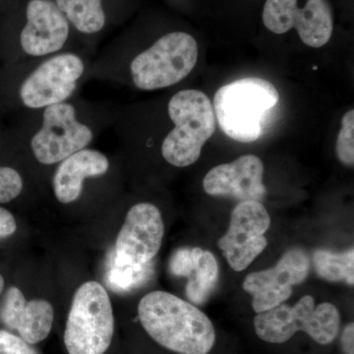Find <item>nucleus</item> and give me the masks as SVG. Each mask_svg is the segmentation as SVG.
Here are the masks:
<instances>
[{"mask_svg": "<svg viewBox=\"0 0 354 354\" xmlns=\"http://www.w3.org/2000/svg\"><path fill=\"white\" fill-rule=\"evenodd\" d=\"M29 145L32 157L43 165H55L88 148L106 125L114 124V111L68 101L31 111Z\"/></svg>", "mask_w": 354, "mask_h": 354, "instance_id": "1", "label": "nucleus"}, {"mask_svg": "<svg viewBox=\"0 0 354 354\" xmlns=\"http://www.w3.org/2000/svg\"><path fill=\"white\" fill-rule=\"evenodd\" d=\"M138 316L147 334L162 348L177 354H209L216 332L208 316L190 302L153 291L142 298Z\"/></svg>", "mask_w": 354, "mask_h": 354, "instance_id": "2", "label": "nucleus"}, {"mask_svg": "<svg viewBox=\"0 0 354 354\" xmlns=\"http://www.w3.org/2000/svg\"><path fill=\"white\" fill-rule=\"evenodd\" d=\"M279 102L278 90L262 78L239 79L216 91L214 111L221 129L235 141L250 143L264 134Z\"/></svg>", "mask_w": 354, "mask_h": 354, "instance_id": "3", "label": "nucleus"}, {"mask_svg": "<svg viewBox=\"0 0 354 354\" xmlns=\"http://www.w3.org/2000/svg\"><path fill=\"white\" fill-rule=\"evenodd\" d=\"M167 114L174 127L162 140V158L174 167H189L216 131L213 104L201 91H179L167 102Z\"/></svg>", "mask_w": 354, "mask_h": 354, "instance_id": "4", "label": "nucleus"}, {"mask_svg": "<svg viewBox=\"0 0 354 354\" xmlns=\"http://www.w3.org/2000/svg\"><path fill=\"white\" fill-rule=\"evenodd\" d=\"M254 330L261 341L283 344L297 333H304L320 346H329L339 337L342 318L335 305L315 304L310 295L300 298L293 305L281 304L256 314Z\"/></svg>", "mask_w": 354, "mask_h": 354, "instance_id": "5", "label": "nucleus"}, {"mask_svg": "<svg viewBox=\"0 0 354 354\" xmlns=\"http://www.w3.org/2000/svg\"><path fill=\"white\" fill-rule=\"evenodd\" d=\"M198 55L194 37L185 32H167L127 62L128 79L141 91L171 87L193 71Z\"/></svg>", "mask_w": 354, "mask_h": 354, "instance_id": "6", "label": "nucleus"}, {"mask_svg": "<svg viewBox=\"0 0 354 354\" xmlns=\"http://www.w3.org/2000/svg\"><path fill=\"white\" fill-rule=\"evenodd\" d=\"M27 64L17 95L21 106L29 111L74 97L84 79L87 78L91 65L86 55L73 50Z\"/></svg>", "mask_w": 354, "mask_h": 354, "instance_id": "7", "label": "nucleus"}, {"mask_svg": "<svg viewBox=\"0 0 354 354\" xmlns=\"http://www.w3.org/2000/svg\"><path fill=\"white\" fill-rule=\"evenodd\" d=\"M114 334L113 306L108 292L97 281L77 290L64 332L69 354H104Z\"/></svg>", "mask_w": 354, "mask_h": 354, "instance_id": "8", "label": "nucleus"}, {"mask_svg": "<svg viewBox=\"0 0 354 354\" xmlns=\"http://www.w3.org/2000/svg\"><path fill=\"white\" fill-rule=\"evenodd\" d=\"M298 0H266L262 20L269 31L283 35L291 29L311 48H322L334 32V15L328 0H307L304 8Z\"/></svg>", "mask_w": 354, "mask_h": 354, "instance_id": "9", "label": "nucleus"}, {"mask_svg": "<svg viewBox=\"0 0 354 354\" xmlns=\"http://www.w3.org/2000/svg\"><path fill=\"white\" fill-rule=\"evenodd\" d=\"M25 15L19 35L20 55L25 64L68 50L71 26L55 0H30Z\"/></svg>", "mask_w": 354, "mask_h": 354, "instance_id": "10", "label": "nucleus"}, {"mask_svg": "<svg viewBox=\"0 0 354 354\" xmlns=\"http://www.w3.org/2000/svg\"><path fill=\"white\" fill-rule=\"evenodd\" d=\"M270 225L271 218L261 202H241L232 209L230 227L218 245L234 271H244L264 251Z\"/></svg>", "mask_w": 354, "mask_h": 354, "instance_id": "11", "label": "nucleus"}, {"mask_svg": "<svg viewBox=\"0 0 354 354\" xmlns=\"http://www.w3.org/2000/svg\"><path fill=\"white\" fill-rule=\"evenodd\" d=\"M310 260L302 249L286 251L274 267L249 274L243 288L253 297L256 314L283 304L292 295V286L299 285L308 276Z\"/></svg>", "mask_w": 354, "mask_h": 354, "instance_id": "12", "label": "nucleus"}, {"mask_svg": "<svg viewBox=\"0 0 354 354\" xmlns=\"http://www.w3.org/2000/svg\"><path fill=\"white\" fill-rule=\"evenodd\" d=\"M164 234L160 209L151 203L134 205L118 234L114 256L123 264H148L160 250Z\"/></svg>", "mask_w": 354, "mask_h": 354, "instance_id": "13", "label": "nucleus"}, {"mask_svg": "<svg viewBox=\"0 0 354 354\" xmlns=\"http://www.w3.org/2000/svg\"><path fill=\"white\" fill-rule=\"evenodd\" d=\"M264 171L259 158L242 156L234 162L212 169L203 180V188L211 196L234 198L241 202H261L267 193L263 183Z\"/></svg>", "mask_w": 354, "mask_h": 354, "instance_id": "14", "label": "nucleus"}, {"mask_svg": "<svg viewBox=\"0 0 354 354\" xmlns=\"http://www.w3.org/2000/svg\"><path fill=\"white\" fill-rule=\"evenodd\" d=\"M0 317L7 327L17 330L27 344H37L50 335L55 313L46 300L27 301L19 288H10Z\"/></svg>", "mask_w": 354, "mask_h": 354, "instance_id": "15", "label": "nucleus"}, {"mask_svg": "<svg viewBox=\"0 0 354 354\" xmlns=\"http://www.w3.org/2000/svg\"><path fill=\"white\" fill-rule=\"evenodd\" d=\"M108 156L95 149L86 148L57 165L53 177L55 196L62 204H71L82 195L84 179L104 176L111 169Z\"/></svg>", "mask_w": 354, "mask_h": 354, "instance_id": "16", "label": "nucleus"}, {"mask_svg": "<svg viewBox=\"0 0 354 354\" xmlns=\"http://www.w3.org/2000/svg\"><path fill=\"white\" fill-rule=\"evenodd\" d=\"M70 26L85 36L104 31L108 22L104 0H55Z\"/></svg>", "mask_w": 354, "mask_h": 354, "instance_id": "17", "label": "nucleus"}, {"mask_svg": "<svg viewBox=\"0 0 354 354\" xmlns=\"http://www.w3.org/2000/svg\"><path fill=\"white\" fill-rule=\"evenodd\" d=\"M186 295L193 304L201 305L215 290L218 279V265L208 250L195 247V257L187 277Z\"/></svg>", "mask_w": 354, "mask_h": 354, "instance_id": "18", "label": "nucleus"}, {"mask_svg": "<svg viewBox=\"0 0 354 354\" xmlns=\"http://www.w3.org/2000/svg\"><path fill=\"white\" fill-rule=\"evenodd\" d=\"M313 264L317 274L325 281L337 283L346 281L349 286L354 283V250L333 253L318 250L314 253Z\"/></svg>", "mask_w": 354, "mask_h": 354, "instance_id": "19", "label": "nucleus"}, {"mask_svg": "<svg viewBox=\"0 0 354 354\" xmlns=\"http://www.w3.org/2000/svg\"><path fill=\"white\" fill-rule=\"evenodd\" d=\"M150 265H128L116 260L115 256L109 263V285L118 291H127L143 285L150 277Z\"/></svg>", "mask_w": 354, "mask_h": 354, "instance_id": "20", "label": "nucleus"}, {"mask_svg": "<svg viewBox=\"0 0 354 354\" xmlns=\"http://www.w3.org/2000/svg\"><path fill=\"white\" fill-rule=\"evenodd\" d=\"M335 152L339 160L348 167L354 164V111L351 109L342 116L341 130L335 144Z\"/></svg>", "mask_w": 354, "mask_h": 354, "instance_id": "21", "label": "nucleus"}, {"mask_svg": "<svg viewBox=\"0 0 354 354\" xmlns=\"http://www.w3.org/2000/svg\"><path fill=\"white\" fill-rule=\"evenodd\" d=\"M23 178L19 172L10 167H0V203L16 199L23 190Z\"/></svg>", "mask_w": 354, "mask_h": 354, "instance_id": "22", "label": "nucleus"}, {"mask_svg": "<svg viewBox=\"0 0 354 354\" xmlns=\"http://www.w3.org/2000/svg\"><path fill=\"white\" fill-rule=\"evenodd\" d=\"M0 354H37V353L20 337L6 330H0Z\"/></svg>", "mask_w": 354, "mask_h": 354, "instance_id": "23", "label": "nucleus"}, {"mask_svg": "<svg viewBox=\"0 0 354 354\" xmlns=\"http://www.w3.org/2000/svg\"><path fill=\"white\" fill-rule=\"evenodd\" d=\"M15 218L10 212L0 207V237H7L16 232Z\"/></svg>", "mask_w": 354, "mask_h": 354, "instance_id": "24", "label": "nucleus"}, {"mask_svg": "<svg viewBox=\"0 0 354 354\" xmlns=\"http://www.w3.org/2000/svg\"><path fill=\"white\" fill-rule=\"evenodd\" d=\"M341 334V348L344 354H354V324L349 323Z\"/></svg>", "mask_w": 354, "mask_h": 354, "instance_id": "25", "label": "nucleus"}, {"mask_svg": "<svg viewBox=\"0 0 354 354\" xmlns=\"http://www.w3.org/2000/svg\"><path fill=\"white\" fill-rule=\"evenodd\" d=\"M4 288V279L2 278L1 274H0V293H1V291L3 290Z\"/></svg>", "mask_w": 354, "mask_h": 354, "instance_id": "26", "label": "nucleus"}]
</instances>
